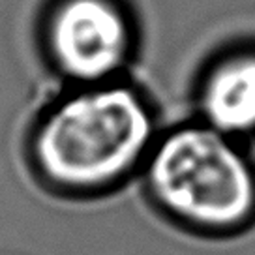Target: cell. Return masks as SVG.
<instances>
[{"label":"cell","mask_w":255,"mask_h":255,"mask_svg":"<svg viewBox=\"0 0 255 255\" xmlns=\"http://www.w3.org/2000/svg\"><path fill=\"white\" fill-rule=\"evenodd\" d=\"M158 139L146 96L124 81L73 87L43 111L30 135V159L47 186L92 195L143 169Z\"/></svg>","instance_id":"cell-1"},{"label":"cell","mask_w":255,"mask_h":255,"mask_svg":"<svg viewBox=\"0 0 255 255\" xmlns=\"http://www.w3.org/2000/svg\"><path fill=\"white\" fill-rule=\"evenodd\" d=\"M143 175L152 201L184 227L225 235L255 220L254 161L201 120L158 135Z\"/></svg>","instance_id":"cell-2"},{"label":"cell","mask_w":255,"mask_h":255,"mask_svg":"<svg viewBox=\"0 0 255 255\" xmlns=\"http://www.w3.org/2000/svg\"><path fill=\"white\" fill-rule=\"evenodd\" d=\"M43 43L49 62L73 87L119 81L133 53V28L117 0H58Z\"/></svg>","instance_id":"cell-3"},{"label":"cell","mask_w":255,"mask_h":255,"mask_svg":"<svg viewBox=\"0 0 255 255\" xmlns=\"http://www.w3.org/2000/svg\"><path fill=\"white\" fill-rule=\"evenodd\" d=\"M197 109V120L235 141L255 135V47L233 49L208 64Z\"/></svg>","instance_id":"cell-4"}]
</instances>
